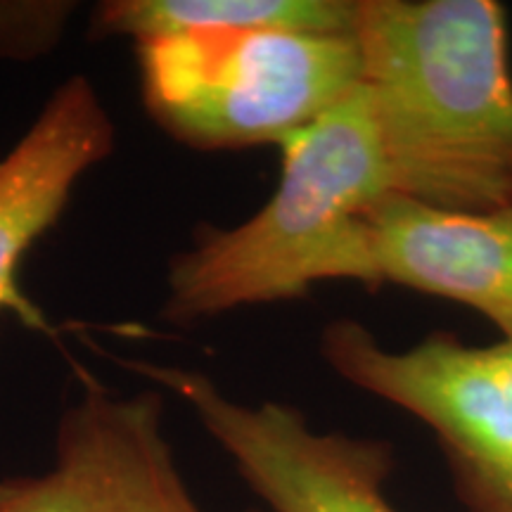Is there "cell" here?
<instances>
[{"label": "cell", "mask_w": 512, "mask_h": 512, "mask_svg": "<svg viewBox=\"0 0 512 512\" xmlns=\"http://www.w3.org/2000/svg\"><path fill=\"white\" fill-rule=\"evenodd\" d=\"M354 36L392 195L512 204L508 17L496 0H358Z\"/></svg>", "instance_id": "6da1fadb"}, {"label": "cell", "mask_w": 512, "mask_h": 512, "mask_svg": "<svg viewBox=\"0 0 512 512\" xmlns=\"http://www.w3.org/2000/svg\"><path fill=\"white\" fill-rule=\"evenodd\" d=\"M280 178L256 214L204 226L171 256L159 318L192 325L306 297L351 280L363 214L389 195V174L363 86L280 145Z\"/></svg>", "instance_id": "7a4b0ae2"}, {"label": "cell", "mask_w": 512, "mask_h": 512, "mask_svg": "<svg viewBox=\"0 0 512 512\" xmlns=\"http://www.w3.org/2000/svg\"><path fill=\"white\" fill-rule=\"evenodd\" d=\"M133 55L147 117L200 152L280 147L361 83L354 34L183 31Z\"/></svg>", "instance_id": "3957f363"}, {"label": "cell", "mask_w": 512, "mask_h": 512, "mask_svg": "<svg viewBox=\"0 0 512 512\" xmlns=\"http://www.w3.org/2000/svg\"><path fill=\"white\" fill-rule=\"evenodd\" d=\"M320 356L351 387L430 427L467 510L512 512V337L472 347L437 330L399 351L339 318L320 332Z\"/></svg>", "instance_id": "277c9868"}, {"label": "cell", "mask_w": 512, "mask_h": 512, "mask_svg": "<svg viewBox=\"0 0 512 512\" xmlns=\"http://www.w3.org/2000/svg\"><path fill=\"white\" fill-rule=\"evenodd\" d=\"M119 363L178 396L271 512H396L387 498L394 456L384 441L313 430L290 403L238 401L197 368Z\"/></svg>", "instance_id": "5b68a950"}, {"label": "cell", "mask_w": 512, "mask_h": 512, "mask_svg": "<svg viewBox=\"0 0 512 512\" xmlns=\"http://www.w3.org/2000/svg\"><path fill=\"white\" fill-rule=\"evenodd\" d=\"M0 512H204L164 432V392L98 382L62 408L50 463L0 477Z\"/></svg>", "instance_id": "8992f818"}, {"label": "cell", "mask_w": 512, "mask_h": 512, "mask_svg": "<svg viewBox=\"0 0 512 512\" xmlns=\"http://www.w3.org/2000/svg\"><path fill=\"white\" fill-rule=\"evenodd\" d=\"M361 283L465 304L512 337V204L446 211L389 192L363 214Z\"/></svg>", "instance_id": "52a82bcc"}, {"label": "cell", "mask_w": 512, "mask_h": 512, "mask_svg": "<svg viewBox=\"0 0 512 512\" xmlns=\"http://www.w3.org/2000/svg\"><path fill=\"white\" fill-rule=\"evenodd\" d=\"M117 150V124L98 86L64 79L0 157V311L22 304L19 275L60 223L79 183Z\"/></svg>", "instance_id": "ba28073f"}, {"label": "cell", "mask_w": 512, "mask_h": 512, "mask_svg": "<svg viewBox=\"0 0 512 512\" xmlns=\"http://www.w3.org/2000/svg\"><path fill=\"white\" fill-rule=\"evenodd\" d=\"M358 0H102L88 15L95 41L183 31H304L354 34Z\"/></svg>", "instance_id": "9c48e42d"}, {"label": "cell", "mask_w": 512, "mask_h": 512, "mask_svg": "<svg viewBox=\"0 0 512 512\" xmlns=\"http://www.w3.org/2000/svg\"><path fill=\"white\" fill-rule=\"evenodd\" d=\"M76 0H0V62L29 64L62 46Z\"/></svg>", "instance_id": "30bf717a"}]
</instances>
